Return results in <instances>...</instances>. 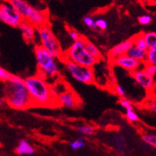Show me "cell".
Returning a JSON list of instances; mask_svg holds the SVG:
<instances>
[{"instance_id": "1", "label": "cell", "mask_w": 156, "mask_h": 156, "mask_svg": "<svg viewBox=\"0 0 156 156\" xmlns=\"http://www.w3.org/2000/svg\"><path fill=\"white\" fill-rule=\"evenodd\" d=\"M24 82L33 106L53 107L58 105L57 97L52 92L51 85L45 78L37 74L24 78Z\"/></svg>"}, {"instance_id": "2", "label": "cell", "mask_w": 156, "mask_h": 156, "mask_svg": "<svg viewBox=\"0 0 156 156\" xmlns=\"http://www.w3.org/2000/svg\"><path fill=\"white\" fill-rule=\"evenodd\" d=\"M5 83V100L10 108L16 110H25L33 106L24 79L17 75H12L10 80Z\"/></svg>"}, {"instance_id": "3", "label": "cell", "mask_w": 156, "mask_h": 156, "mask_svg": "<svg viewBox=\"0 0 156 156\" xmlns=\"http://www.w3.org/2000/svg\"><path fill=\"white\" fill-rule=\"evenodd\" d=\"M34 54L38 73L37 75L44 78H55L59 74V67L54 56L45 50L41 45H36Z\"/></svg>"}, {"instance_id": "4", "label": "cell", "mask_w": 156, "mask_h": 156, "mask_svg": "<svg viewBox=\"0 0 156 156\" xmlns=\"http://www.w3.org/2000/svg\"><path fill=\"white\" fill-rule=\"evenodd\" d=\"M84 40L85 38L81 37L77 41H73L61 59H69L80 66L93 68L98 60L88 53L85 48Z\"/></svg>"}, {"instance_id": "5", "label": "cell", "mask_w": 156, "mask_h": 156, "mask_svg": "<svg viewBox=\"0 0 156 156\" xmlns=\"http://www.w3.org/2000/svg\"><path fill=\"white\" fill-rule=\"evenodd\" d=\"M36 29L37 35L40 40V45L54 58L61 59L64 53L58 39L53 33L49 23L37 27Z\"/></svg>"}, {"instance_id": "6", "label": "cell", "mask_w": 156, "mask_h": 156, "mask_svg": "<svg viewBox=\"0 0 156 156\" xmlns=\"http://www.w3.org/2000/svg\"><path fill=\"white\" fill-rule=\"evenodd\" d=\"M64 60L66 69L74 80L85 84H90L94 81L93 68L80 66L69 59Z\"/></svg>"}, {"instance_id": "7", "label": "cell", "mask_w": 156, "mask_h": 156, "mask_svg": "<svg viewBox=\"0 0 156 156\" xmlns=\"http://www.w3.org/2000/svg\"><path fill=\"white\" fill-rule=\"evenodd\" d=\"M23 20L20 14L8 2L0 3V21L2 23L11 27H19Z\"/></svg>"}, {"instance_id": "8", "label": "cell", "mask_w": 156, "mask_h": 156, "mask_svg": "<svg viewBox=\"0 0 156 156\" xmlns=\"http://www.w3.org/2000/svg\"><path fill=\"white\" fill-rule=\"evenodd\" d=\"M132 76L136 82L147 92L154 91L156 88V80L154 77L148 74L144 69L135 70L132 73Z\"/></svg>"}, {"instance_id": "9", "label": "cell", "mask_w": 156, "mask_h": 156, "mask_svg": "<svg viewBox=\"0 0 156 156\" xmlns=\"http://www.w3.org/2000/svg\"><path fill=\"white\" fill-rule=\"evenodd\" d=\"M58 105L68 108H76L81 104L77 95L73 90H65L57 96Z\"/></svg>"}, {"instance_id": "10", "label": "cell", "mask_w": 156, "mask_h": 156, "mask_svg": "<svg viewBox=\"0 0 156 156\" xmlns=\"http://www.w3.org/2000/svg\"><path fill=\"white\" fill-rule=\"evenodd\" d=\"M111 61L114 66L127 70V71L130 72L131 73L134 72L135 70L140 69V66L141 65L140 62L129 57L127 54L119 56L118 58H114V59L111 60Z\"/></svg>"}, {"instance_id": "11", "label": "cell", "mask_w": 156, "mask_h": 156, "mask_svg": "<svg viewBox=\"0 0 156 156\" xmlns=\"http://www.w3.org/2000/svg\"><path fill=\"white\" fill-rule=\"evenodd\" d=\"M23 37L27 43H34L36 40L37 29L34 26L30 23L28 21L23 19L19 26Z\"/></svg>"}, {"instance_id": "12", "label": "cell", "mask_w": 156, "mask_h": 156, "mask_svg": "<svg viewBox=\"0 0 156 156\" xmlns=\"http://www.w3.org/2000/svg\"><path fill=\"white\" fill-rule=\"evenodd\" d=\"M134 43L132 37L127 39V40L122 41V42H119V44L113 46L108 51V55L109 59L112 60L115 58H118L119 56L125 55V54H127V51L129 50L130 48L132 47Z\"/></svg>"}, {"instance_id": "13", "label": "cell", "mask_w": 156, "mask_h": 156, "mask_svg": "<svg viewBox=\"0 0 156 156\" xmlns=\"http://www.w3.org/2000/svg\"><path fill=\"white\" fill-rule=\"evenodd\" d=\"M10 6H12L23 19H27L34 10V6L30 5L26 0H6Z\"/></svg>"}, {"instance_id": "14", "label": "cell", "mask_w": 156, "mask_h": 156, "mask_svg": "<svg viewBox=\"0 0 156 156\" xmlns=\"http://www.w3.org/2000/svg\"><path fill=\"white\" fill-rule=\"evenodd\" d=\"M25 20L28 21L30 23L34 26L36 28L38 27H41L44 24H47L48 23V15L46 14L45 10L41 11V10H37L34 7V10L30 14L28 18Z\"/></svg>"}, {"instance_id": "15", "label": "cell", "mask_w": 156, "mask_h": 156, "mask_svg": "<svg viewBox=\"0 0 156 156\" xmlns=\"http://www.w3.org/2000/svg\"><path fill=\"white\" fill-rule=\"evenodd\" d=\"M34 147L25 140H20L15 148V153L19 155H32L34 154Z\"/></svg>"}, {"instance_id": "16", "label": "cell", "mask_w": 156, "mask_h": 156, "mask_svg": "<svg viewBox=\"0 0 156 156\" xmlns=\"http://www.w3.org/2000/svg\"><path fill=\"white\" fill-rule=\"evenodd\" d=\"M127 54L129 57L133 58V59L140 62L141 64L145 63L147 56V50H145V49H142L133 45L132 47L130 48L129 50L127 51Z\"/></svg>"}, {"instance_id": "17", "label": "cell", "mask_w": 156, "mask_h": 156, "mask_svg": "<svg viewBox=\"0 0 156 156\" xmlns=\"http://www.w3.org/2000/svg\"><path fill=\"white\" fill-rule=\"evenodd\" d=\"M84 44H85V48H86V49L91 55H93L98 61L100 59H101L102 54H101V50L97 48V45H94L93 42H91L90 41H88V39L86 38L84 40Z\"/></svg>"}, {"instance_id": "18", "label": "cell", "mask_w": 156, "mask_h": 156, "mask_svg": "<svg viewBox=\"0 0 156 156\" xmlns=\"http://www.w3.org/2000/svg\"><path fill=\"white\" fill-rule=\"evenodd\" d=\"M148 49L156 47V32L149 31L146 33H143Z\"/></svg>"}, {"instance_id": "19", "label": "cell", "mask_w": 156, "mask_h": 156, "mask_svg": "<svg viewBox=\"0 0 156 156\" xmlns=\"http://www.w3.org/2000/svg\"><path fill=\"white\" fill-rule=\"evenodd\" d=\"M133 39V43L134 45L137 46V47L140 48L142 49H145V50H147V45L146 41H145V39L144 37V35L143 33L139 34L136 35L132 37Z\"/></svg>"}, {"instance_id": "20", "label": "cell", "mask_w": 156, "mask_h": 156, "mask_svg": "<svg viewBox=\"0 0 156 156\" xmlns=\"http://www.w3.org/2000/svg\"><path fill=\"white\" fill-rule=\"evenodd\" d=\"M76 131L80 134L83 135V136H93V134L95 133V127L91 125H87V124H84V125L79 126V127L76 128Z\"/></svg>"}, {"instance_id": "21", "label": "cell", "mask_w": 156, "mask_h": 156, "mask_svg": "<svg viewBox=\"0 0 156 156\" xmlns=\"http://www.w3.org/2000/svg\"><path fill=\"white\" fill-rule=\"evenodd\" d=\"M145 63L156 66V47L147 49Z\"/></svg>"}, {"instance_id": "22", "label": "cell", "mask_w": 156, "mask_h": 156, "mask_svg": "<svg viewBox=\"0 0 156 156\" xmlns=\"http://www.w3.org/2000/svg\"><path fill=\"white\" fill-rule=\"evenodd\" d=\"M125 117L126 119L128 120L131 123H136V122L139 121V115H137V113L134 111L133 108H131L126 109L125 112Z\"/></svg>"}, {"instance_id": "23", "label": "cell", "mask_w": 156, "mask_h": 156, "mask_svg": "<svg viewBox=\"0 0 156 156\" xmlns=\"http://www.w3.org/2000/svg\"><path fill=\"white\" fill-rule=\"evenodd\" d=\"M142 140L146 144L156 148V135L154 134H144L142 136Z\"/></svg>"}, {"instance_id": "24", "label": "cell", "mask_w": 156, "mask_h": 156, "mask_svg": "<svg viewBox=\"0 0 156 156\" xmlns=\"http://www.w3.org/2000/svg\"><path fill=\"white\" fill-rule=\"evenodd\" d=\"M84 145H85V142H84L83 138H78L76 140L70 142L69 144L70 147H71V149L73 151L79 150L80 148L84 147Z\"/></svg>"}, {"instance_id": "25", "label": "cell", "mask_w": 156, "mask_h": 156, "mask_svg": "<svg viewBox=\"0 0 156 156\" xmlns=\"http://www.w3.org/2000/svg\"><path fill=\"white\" fill-rule=\"evenodd\" d=\"M95 23H96L97 29L101 31L106 30L108 27V23L107 20L104 18H98V19H95Z\"/></svg>"}, {"instance_id": "26", "label": "cell", "mask_w": 156, "mask_h": 156, "mask_svg": "<svg viewBox=\"0 0 156 156\" xmlns=\"http://www.w3.org/2000/svg\"><path fill=\"white\" fill-rule=\"evenodd\" d=\"M82 23L88 28H91L93 30H97L96 23H95V19L90 15L84 16L82 19Z\"/></svg>"}, {"instance_id": "27", "label": "cell", "mask_w": 156, "mask_h": 156, "mask_svg": "<svg viewBox=\"0 0 156 156\" xmlns=\"http://www.w3.org/2000/svg\"><path fill=\"white\" fill-rule=\"evenodd\" d=\"M152 20H153V18L150 15H144L138 18V23L142 26H147L151 24Z\"/></svg>"}, {"instance_id": "28", "label": "cell", "mask_w": 156, "mask_h": 156, "mask_svg": "<svg viewBox=\"0 0 156 156\" xmlns=\"http://www.w3.org/2000/svg\"><path fill=\"white\" fill-rule=\"evenodd\" d=\"M13 74L9 73L6 69L4 68H2V66H0V80L6 82L7 80H9L11 78Z\"/></svg>"}, {"instance_id": "29", "label": "cell", "mask_w": 156, "mask_h": 156, "mask_svg": "<svg viewBox=\"0 0 156 156\" xmlns=\"http://www.w3.org/2000/svg\"><path fill=\"white\" fill-rule=\"evenodd\" d=\"M144 69L147 73L148 74H150L151 76H152L153 77H156V66L154 65H151V64L148 63H144Z\"/></svg>"}, {"instance_id": "30", "label": "cell", "mask_w": 156, "mask_h": 156, "mask_svg": "<svg viewBox=\"0 0 156 156\" xmlns=\"http://www.w3.org/2000/svg\"><path fill=\"white\" fill-rule=\"evenodd\" d=\"M68 34H69V38L71 39L73 41H77V40H79L80 37H82V36H81L80 34L78 33L77 31L75 30H73V29H71V28L68 29Z\"/></svg>"}, {"instance_id": "31", "label": "cell", "mask_w": 156, "mask_h": 156, "mask_svg": "<svg viewBox=\"0 0 156 156\" xmlns=\"http://www.w3.org/2000/svg\"><path fill=\"white\" fill-rule=\"evenodd\" d=\"M119 105H120L122 108H123L125 109V110L126 109L131 108H133L132 102H131L129 100H127V98H125V97H121V99H120L119 101Z\"/></svg>"}, {"instance_id": "32", "label": "cell", "mask_w": 156, "mask_h": 156, "mask_svg": "<svg viewBox=\"0 0 156 156\" xmlns=\"http://www.w3.org/2000/svg\"><path fill=\"white\" fill-rule=\"evenodd\" d=\"M115 92L119 97H124L126 95L125 89L121 86V85H116L115 88Z\"/></svg>"}, {"instance_id": "33", "label": "cell", "mask_w": 156, "mask_h": 156, "mask_svg": "<svg viewBox=\"0 0 156 156\" xmlns=\"http://www.w3.org/2000/svg\"><path fill=\"white\" fill-rule=\"evenodd\" d=\"M147 109L151 112L156 114V101L153 99L147 104Z\"/></svg>"}, {"instance_id": "34", "label": "cell", "mask_w": 156, "mask_h": 156, "mask_svg": "<svg viewBox=\"0 0 156 156\" xmlns=\"http://www.w3.org/2000/svg\"><path fill=\"white\" fill-rule=\"evenodd\" d=\"M2 105H3V101L2 100H0V106H2Z\"/></svg>"}, {"instance_id": "35", "label": "cell", "mask_w": 156, "mask_h": 156, "mask_svg": "<svg viewBox=\"0 0 156 156\" xmlns=\"http://www.w3.org/2000/svg\"><path fill=\"white\" fill-rule=\"evenodd\" d=\"M154 99L156 101V93L154 94Z\"/></svg>"}, {"instance_id": "36", "label": "cell", "mask_w": 156, "mask_h": 156, "mask_svg": "<svg viewBox=\"0 0 156 156\" xmlns=\"http://www.w3.org/2000/svg\"><path fill=\"white\" fill-rule=\"evenodd\" d=\"M2 147V144L0 143V147Z\"/></svg>"}]
</instances>
